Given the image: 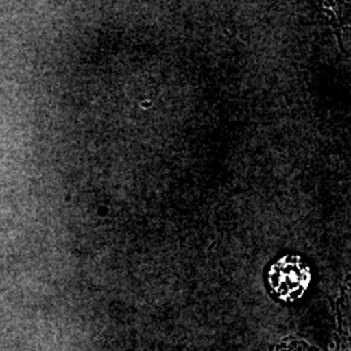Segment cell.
<instances>
[{
    "label": "cell",
    "instance_id": "obj_1",
    "mask_svg": "<svg viewBox=\"0 0 351 351\" xmlns=\"http://www.w3.org/2000/svg\"><path fill=\"white\" fill-rule=\"evenodd\" d=\"M313 281L311 267L301 255H282L269 264L265 282L269 294L278 302L298 301L307 293Z\"/></svg>",
    "mask_w": 351,
    "mask_h": 351
},
{
    "label": "cell",
    "instance_id": "obj_2",
    "mask_svg": "<svg viewBox=\"0 0 351 351\" xmlns=\"http://www.w3.org/2000/svg\"><path fill=\"white\" fill-rule=\"evenodd\" d=\"M269 349H271L269 351H317L303 341L290 339L278 343V345H274Z\"/></svg>",
    "mask_w": 351,
    "mask_h": 351
}]
</instances>
